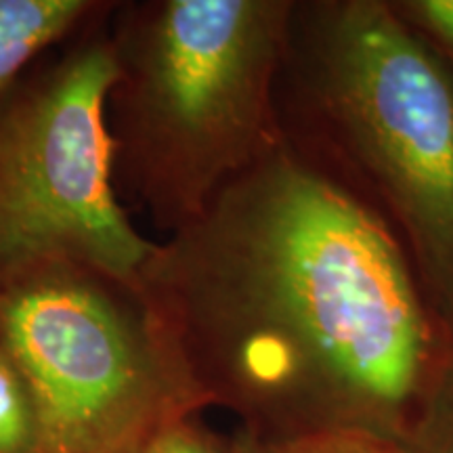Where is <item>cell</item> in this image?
I'll use <instances>...</instances> for the list:
<instances>
[{
  "label": "cell",
  "mask_w": 453,
  "mask_h": 453,
  "mask_svg": "<svg viewBox=\"0 0 453 453\" xmlns=\"http://www.w3.org/2000/svg\"><path fill=\"white\" fill-rule=\"evenodd\" d=\"M206 405L290 439L405 443L451 334L399 237L281 141L139 271Z\"/></svg>",
  "instance_id": "obj_1"
},
{
  "label": "cell",
  "mask_w": 453,
  "mask_h": 453,
  "mask_svg": "<svg viewBox=\"0 0 453 453\" xmlns=\"http://www.w3.org/2000/svg\"><path fill=\"white\" fill-rule=\"evenodd\" d=\"M281 139L367 203L453 336V76L388 0H294Z\"/></svg>",
  "instance_id": "obj_2"
},
{
  "label": "cell",
  "mask_w": 453,
  "mask_h": 453,
  "mask_svg": "<svg viewBox=\"0 0 453 453\" xmlns=\"http://www.w3.org/2000/svg\"><path fill=\"white\" fill-rule=\"evenodd\" d=\"M294 0H113L111 185L164 237L281 143L275 87Z\"/></svg>",
  "instance_id": "obj_3"
},
{
  "label": "cell",
  "mask_w": 453,
  "mask_h": 453,
  "mask_svg": "<svg viewBox=\"0 0 453 453\" xmlns=\"http://www.w3.org/2000/svg\"><path fill=\"white\" fill-rule=\"evenodd\" d=\"M0 344L30 390L32 453H143L206 407L139 277L42 265L0 288Z\"/></svg>",
  "instance_id": "obj_4"
},
{
  "label": "cell",
  "mask_w": 453,
  "mask_h": 453,
  "mask_svg": "<svg viewBox=\"0 0 453 453\" xmlns=\"http://www.w3.org/2000/svg\"><path fill=\"white\" fill-rule=\"evenodd\" d=\"M113 0L0 95V288L55 260L139 277L154 252L111 185Z\"/></svg>",
  "instance_id": "obj_5"
},
{
  "label": "cell",
  "mask_w": 453,
  "mask_h": 453,
  "mask_svg": "<svg viewBox=\"0 0 453 453\" xmlns=\"http://www.w3.org/2000/svg\"><path fill=\"white\" fill-rule=\"evenodd\" d=\"M105 0H0V95L44 50L82 27Z\"/></svg>",
  "instance_id": "obj_6"
},
{
  "label": "cell",
  "mask_w": 453,
  "mask_h": 453,
  "mask_svg": "<svg viewBox=\"0 0 453 453\" xmlns=\"http://www.w3.org/2000/svg\"><path fill=\"white\" fill-rule=\"evenodd\" d=\"M226 453H410L399 441L361 430H330L290 439H263L240 430Z\"/></svg>",
  "instance_id": "obj_7"
},
{
  "label": "cell",
  "mask_w": 453,
  "mask_h": 453,
  "mask_svg": "<svg viewBox=\"0 0 453 453\" xmlns=\"http://www.w3.org/2000/svg\"><path fill=\"white\" fill-rule=\"evenodd\" d=\"M424 413L405 439L410 453H453V336L420 401Z\"/></svg>",
  "instance_id": "obj_8"
},
{
  "label": "cell",
  "mask_w": 453,
  "mask_h": 453,
  "mask_svg": "<svg viewBox=\"0 0 453 453\" xmlns=\"http://www.w3.org/2000/svg\"><path fill=\"white\" fill-rule=\"evenodd\" d=\"M36 418L19 367L0 344V453H32Z\"/></svg>",
  "instance_id": "obj_9"
},
{
  "label": "cell",
  "mask_w": 453,
  "mask_h": 453,
  "mask_svg": "<svg viewBox=\"0 0 453 453\" xmlns=\"http://www.w3.org/2000/svg\"><path fill=\"white\" fill-rule=\"evenodd\" d=\"M388 4L453 76V0H388Z\"/></svg>",
  "instance_id": "obj_10"
},
{
  "label": "cell",
  "mask_w": 453,
  "mask_h": 453,
  "mask_svg": "<svg viewBox=\"0 0 453 453\" xmlns=\"http://www.w3.org/2000/svg\"><path fill=\"white\" fill-rule=\"evenodd\" d=\"M196 416L197 413L170 424L145 447L143 453H226V445H220L196 420Z\"/></svg>",
  "instance_id": "obj_11"
}]
</instances>
